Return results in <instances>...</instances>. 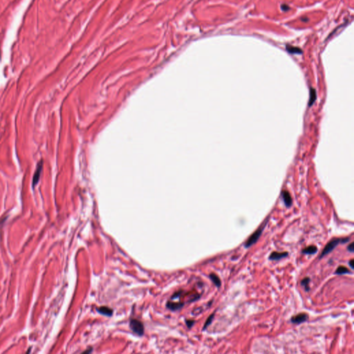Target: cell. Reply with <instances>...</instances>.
Instances as JSON below:
<instances>
[{
    "instance_id": "cell-3",
    "label": "cell",
    "mask_w": 354,
    "mask_h": 354,
    "mask_svg": "<svg viewBox=\"0 0 354 354\" xmlns=\"http://www.w3.org/2000/svg\"><path fill=\"white\" fill-rule=\"evenodd\" d=\"M130 329L133 332L139 336H142L144 334V325L141 322L136 319H132L130 322Z\"/></svg>"
},
{
    "instance_id": "cell-5",
    "label": "cell",
    "mask_w": 354,
    "mask_h": 354,
    "mask_svg": "<svg viewBox=\"0 0 354 354\" xmlns=\"http://www.w3.org/2000/svg\"><path fill=\"white\" fill-rule=\"evenodd\" d=\"M308 319H309V315L307 313H299L291 317V321L293 324H301L307 322Z\"/></svg>"
},
{
    "instance_id": "cell-1",
    "label": "cell",
    "mask_w": 354,
    "mask_h": 354,
    "mask_svg": "<svg viewBox=\"0 0 354 354\" xmlns=\"http://www.w3.org/2000/svg\"><path fill=\"white\" fill-rule=\"evenodd\" d=\"M268 221H269V218H268L266 220H265L264 222L263 223V224H261V226H259V227L256 230L249 236L248 239L246 242L244 243V247L246 248H248L251 247L252 245H254L258 240H259V237H260L261 234H262L263 231H264V230L265 229L266 224H267V223H268Z\"/></svg>"
},
{
    "instance_id": "cell-16",
    "label": "cell",
    "mask_w": 354,
    "mask_h": 354,
    "mask_svg": "<svg viewBox=\"0 0 354 354\" xmlns=\"http://www.w3.org/2000/svg\"><path fill=\"white\" fill-rule=\"evenodd\" d=\"M214 317V313H212V315H210L209 317H208V318L207 319L206 323H205V325H204V327H203V330H205V329H206L207 327H208V326L210 325V324L212 323V322Z\"/></svg>"
},
{
    "instance_id": "cell-19",
    "label": "cell",
    "mask_w": 354,
    "mask_h": 354,
    "mask_svg": "<svg viewBox=\"0 0 354 354\" xmlns=\"http://www.w3.org/2000/svg\"><path fill=\"white\" fill-rule=\"evenodd\" d=\"M347 250L351 252H353L354 251V243L351 242V244L347 246Z\"/></svg>"
},
{
    "instance_id": "cell-4",
    "label": "cell",
    "mask_w": 354,
    "mask_h": 354,
    "mask_svg": "<svg viewBox=\"0 0 354 354\" xmlns=\"http://www.w3.org/2000/svg\"><path fill=\"white\" fill-rule=\"evenodd\" d=\"M43 165H44V163H43L42 160H41L40 161L38 162L37 167H36V170L34 172L33 177V180H32L33 188H35V186H37V183H39V179H40L41 174H42V172Z\"/></svg>"
},
{
    "instance_id": "cell-12",
    "label": "cell",
    "mask_w": 354,
    "mask_h": 354,
    "mask_svg": "<svg viewBox=\"0 0 354 354\" xmlns=\"http://www.w3.org/2000/svg\"><path fill=\"white\" fill-rule=\"evenodd\" d=\"M317 252V248L315 246H309L302 250V253L307 254H314Z\"/></svg>"
},
{
    "instance_id": "cell-11",
    "label": "cell",
    "mask_w": 354,
    "mask_h": 354,
    "mask_svg": "<svg viewBox=\"0 0 354 354\" xmlns=\"http://www.w3.org/2000/svg\"><path fill=\"white\" fill-rule=\"evenodd\" d=\"M210 279H211L212 282L214 283V284L217 288H220L221 286V281L218 275H216L215 273H210L209 275Z\"/></svg>"
},
{
    "instance_id": "cell-6",
    "label": "cell",
    "mask_w": 354,
    "mask_h": 354,
    "mask_svg": "<svg viewBox=\"0 0 354 354\" xmlns=\"http://www.w3.org/2000/svg\"><path fill=\"white\" fill-rule=\"evenodd\" d=\"M289 256V252H273L271 253V254L269 255V260H280V259H284V258H286L287 257Z\"/></svg>"
},
{
    "instance_id": "cell-13",
    "label": "cell",
    "mask_w": 354,
    "mask_h": 354,
    "mask_svg": "<svg viewBox=\"0 0 354 354\" xmlns=\"http://www.w3.org/2000/svg\"><path fill=\"white\" fill-rule=\"evenodd\" d=\"M348 273H351L349 269H347V267H345V266H339L335 272V274L336 275H345Z\"/></svg>"
},
{
    "instance_id": "cell-15",
    "label": "cell",
    "mask_w": 354,
    "mask_h": 354,
    "mask_svg": "<svg viewBox=\"0 0 354 354\" xmlns=\"http://www.w3.org/2000/svg\"><path fill=\"white\" fill-rule=\"evenodd\" d=\"M287 51L291 53H302V51L299 48H295L290 47V46H287Z\"/></svg>"
},
{
    "instance_id": "cell-10",
    "label": "cell",
    "mask_w": 354,
    "mask_h": 354,
    "mask_svg": "<svg viewBox=\"0 0 354 354\" xmlns=\"http://www.w3.org/2000/svg\"><path fill=\"white\" fill-rule=\"evenodd\" d=\"M309 95H310V98H309V107H311L317 99L316 90L313 88H311L310 92H309Z\"/></svg>"
},
{
    "instance_id": "cell-7",
    "label": "cell",
    "mask_w": 354,
    "mask_h": 354,
    "mask_svg": "<svg viewBox=\"0 0 354 354\" xmlns=\"http://www.w3.org/2000/svg\"><path fill=\"white\" fill-rule=\"evenodd\" d=\"M282 197L283 198L284 204H285V206H287V208H289V207L292 206L293 199L290 193H289V192L287 191V190H284V191L282 192Z\"/></svg>"
},
{
    "instance_id": "cell-14",
    "label": "cell",
    "mask_w": 354,
    "mask_h": 354,
    "mask_svg": "<svg viewBox=\"0 0 354 354\" xmlns=\"http://www.w3.org/2000/svg\"><path fill=\"white\" fill-rule=\"evenodd\" d=\"M310 281H311V279L309 277H305V278H304L302 281H301V285L304 288L305 291H307V292L310 290V288H309V286Z\"/></svg>"
},
{
    "instance_id": "cell-20",
    "label": "cell",
    "mask_w": 354,
    "mask_h": 354,
    "mask_svg": "<svg viewBox=\"0 0 354 354\" xmlns=\"http://www.w3.org/2000/svg\"><path fill=\"white\" fill-rule=\"evenodd\" d=\"M349 265L351 269H354V266H354V259H351L349 261Z\"/></svg>"
},
{
    "instance_id": "cell-17",
    "label": "cell",
    "mask_w": 354,
    "mask_h": 354,
    "mask_svg": "<svg viewBox=\"0 0 354 354\" xmlns=\"http://www.w3.org/2000/svg\"><path fill=\"white\" fill-rule=\"evenodd\" d=\"M181 293H182V291H178V292L175 293L172 296V297H171L172 300H174V299L178 298V297H179L180 296H181Z\"/></svg>"
},
{
    "instance_id": "cell-8",
    "label": "cell",
    "mask_w": 354,
    "mask_h": 354,
    "mask_svg": "<svg viewBox=\"0 0 354 354\" xmlns=\"http://www.w3.org/2000/svg\"><path fill=\"white\" fill-rule=\"evenodd\" d=\"M96 311L98 312L99 313L102 314V315H106V316H112V315H113V310H112V309H110V308L107 307H100L99 308H97Z\"/></svg>"
},
{
    "instance_id": "cell-9",
    "label": "cell",
    "mask_w": 354,
    "mask_h": 354,
    "mask_svg": "<svg viewBox=\"0 0 354 354\" xmlns=\"http://www.w3.org/2000/svg\"><path fill=\"white\" fill-rule=\"evenodd\" d=\"M183 306H184V303H183V302H182V303L177 302L176 303V302H168L166 304L167 308H168V309H170L171 311L179 310V309H181Z\"/></svg>"
},
{
    "instance_id": "cell-2",
    "label": "cell",
    "mask_w": 354,
    "mask_h": 354,
    "mask_svg": "<svg viewBox=\"0 0 354 354\" xmlns=\"http://www.w3.org/2000/svg\"><path fill=\"white\" fill-rule=\"evenodd\" d=\"M340 244H342V239H340V238H334V239H331V240L329 241L328 244L325 246V248L323 249L321 254L319 256V259H322V258L325 257V255H327V254H328L329 253H330L331 251H333L334 248L336 247L337 245Z\"/></svg>"
},
{
    "instance_id": "cell-18",
    "label": "cell",
    "mask_w": 354,
    "mask_h": 354,
    "mask_svg": "<svg viewBox=\"0 0 354 354\" xmlns=\"http://www.w3.org/2000/svg\"><path fill=\"white\" fill-rule=\"evenodd\" d=\"M186 325H187V326H188V328H191V327L194 325L195 321L194 320H186Z\"/></svg>"
}]
</instances>
